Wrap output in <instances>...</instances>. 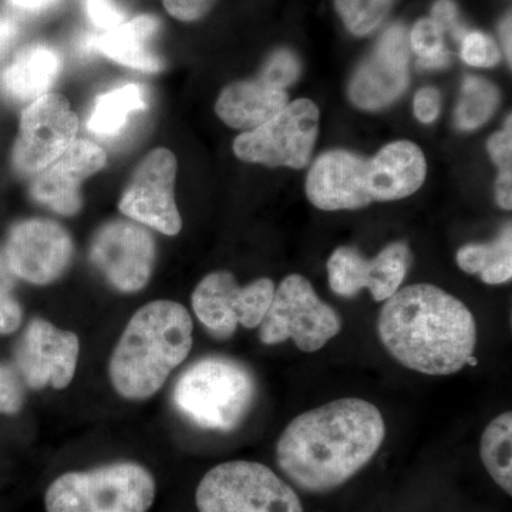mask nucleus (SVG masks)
<instances>
[{
	"label": "nucleus",
	"mask_w": 512,
	"mask_h": 512,
	"mask_svg": "<svg viewBox=\"0 0 512 512\" xmlns=\"http://www.w3.org/2000/svg\"><path fill=\"white\" fill-rule=\"evenodd\" d=\"M106 163V153L93 141H74L55 163L37 175L32 197L57 214H77L82 208L80 185Z\"/></svg>",
	"instance_id": "a211bd4d"
},
{
	"label": "nucleus",
	"mask_w": 512,
	"mask_h": 512,
	"mask_svg": "<svg viewBox=\"0 0 512 512\" xmlns=\"http://www.w3.org/2000/svg\"><path fill=\"white\" fill-rule=\"evenodd\" d=\"M409 265L410 249L404 242L387 245L372 259H366L355 248L340 247L328 261L330 288L345 298L369 289L376 302L387 301L399 291Z\"/></svg>",
	"instance_id": "2eb2a0df"
},
{
	"label": "nucleus",
	"mask_w": 512,
	"mask_h": 512,
	"mask_svg": "<svg viewBox=\"0 0 512 512\" xmlns=\"http://www.w3.org/2000/svg\"><path fill=\"white\" fill-rule=\"evenodd\" d=\"M480 456L485 470L508 495L512 494V413L500 414L481 436Z\"/></svg>",
	"instance_id": "b1692460"
},
{
	"label": "nucleus",
	"mask_w": 512,
	"mask_h": 512,
	"mask_svg": "<svg viewBox=\"0 0 512 512\" xmlns=\"http://www.w3.org/2000/svg\"><path fill=\"white\" fill-rule=\"evenodd\" d=\"M342 322L338 313L320 301L311 282L302 275L286 276L259 325L264 345H278L292 339L299 350L318 352L339 335Z\"/></svg>",
	"instance_id": "6e6552de"
},
{
	"label": "nucleus",
	"mask_w": 512,
	"mask_h": 512,
	"mask_svg": "<svg viewBox=\"0 0 512 512\" xmlns=\"http://www.w3.org/2000/svg\"><path fill=\"white\" fill-rule=\"evenodd\" d=\"M511 15L505 16L500 25L501 42H503L505 56H507L508 63L511 64Z\"/></svg>",
	"instance_id": "58836bf2"
},
{
	"label": "nucleus",
	"mask_w": 512,
	"mask_h": 512,
	"mask_svg": "<svg viewBox=\"0 0 512 512\" xmlns=\"http://www.w3.org/2000/svg\"><path fill=\"white\" fill-rule=\"evenodd\" d=\"M192 329L190 313L180 303L156 301L138 309L111 356L116 392L130 400L154 396L190 355Z\"/></svg>",
	"instance_id": "20e7f679"
},
{
	"label": "nucleus",
	"mask_w": 512,
	"mask_h": 512,
	"mask_svg": "<svg viewBox=\"0 0 512 512\" xmlns=\"http://www.w3.org/2000/svg\"><path fill=\"white\" fill-rule=\"evenodd\" d=\"M500 103L497 87L483 77H467L456 109V124L464 131L476 130L493 116Z\"/></svg>",
	"instance_id": "393cba45"
},
{
	"label": "nucleus",
	"mask_w": 512,
	"mask_h": 512,
	"mask_svg": "<svg viewBox=\"0 0 512 512\" xmlns=\"http://www.w3.org/2000/svg\"><path fill=\"white\" fill-rule=\"evenodd\" d=\"M431 15H433L431 19L437 23L441 32L450 30L458 40L467 35L466 29L458 23L457 6L453 0H437L434 3L433 10H431Z\"/></svg>",
	"instance_id": "f704fd0d"
},
{
	"label": "nucleus",
	"mask_w": 512,
	"mask_h": 512,
	"mask_svg": "<svg viewBox=\"0 0 512 512\" xmlns=\"http://www.w3.org/2000/svg\"><path fill=\"white\" fill-rule=\"evenodd\" d=\"M491 160L500 168V175H512V126L511 116L505 121L503 131L493 134L488 140Z\"/></svg>",
	"instance_id": "473e14b6"
},
{
	"label": "nucleus",
	"mask_w": 512,
	"mask_h": 512,
	"mask_svg": "<svg viewBox=\"0 0 512 512\" xmlns=\"http://www.w3.org/2000/svg\"><path fill=\"white\" fill-rule=\"evenodd\" d=\"M18 32L19 26L15 19L8 15H0V55L15 42Z\"/></svg>",
	"instance_id": "e433bc0d"
},
{
	"label": "nucleus",
	"mask_w": 512,
	"mask_h": 512,
	"mask_svg": "<svg viewBox=\"0 0 512 512\" xmlns=\"http://www.w3.org/2000/svg\"><path fill=\"white\" fill-rule=\"evenodd\" d=\"M147 93L140 84H124L103 94L94 104L87 128L100 137H113L126 127L128 117L147 109Z\"/></svg>",
	"instance_id": "5701e85b"
},
{
	"label": "nucleus",
	"mask_w": 512,
	"mask_h": 512,
	"mask_svg": "<svg viewBox=\"0 0 512 512\" xmlns=\"http://www.w3.org/2000/svg\"><path fill=\"white\" fill-rule=\"evenodd\" d=\"M73 255V242L55 221L19 222L6 242L5 262L12 275L33 285L52 284L64 274Z\"/></svg>",
	"instance_id": "4468645a"
},
{
	"label": "nucleus",
	"mask_w": 512,
	"mask_h": 512,
	"mask_svg": "<svg viewBox=\"0 0 512 512\" xmlns=\"http://www.w3.org/2000/svg\"><path fill=\"white\" fill-rule=\"evenodd\" d=\"M158 30L160 20L156 16L141 15L106 30L103 35L90 37L87 46L131 69L160 72L164 63L153 49Z\"/></svg>",
	"instance_id": "6ab92c4d"
},
{
	"label": "nucleus",
	"mask_w": 512,
	"mask_h": 512,
	"mask_svg": "<svg viewBox=\"0 0 512 512\" xmlns=\"http://www.w3.org/2000/svg\"><path fill=\"white\" fill-rule=\"evenodd\" d=\"M84 6L97 28L110 30L126 22V12L116 0H84Z\"/></svg>",
	"instance_id": "7c9ffc66"
},
{
	"label": "nucleus",
	"mask_w": 512,
	"mask_h": 512,
	"mask_svg": "<svg viewBox=\"0 0 512 512\" xmlns=\"http://www.w3.org/2000/svg\"><path fill=\"white\" fill-rule=\"evenodd\" d=\"M200 512H303L295 491L271 468L229 461L212 468L195 494Z\"/></svg>",
	"instance_id": "0eeeda50"
},
{
	"label": "nucleus",
	"mask_w": 512,
	"mask_h": 512,
	"mask_svg": "<svg viewBox=\"0 0 512 512\" xmlns=\"http://www.w3.org/2000/svg\"><path fill=\"white\" fill-rule=\"evenodd\" d=\"M62 70V59L46 45L26 47L2 74V86L16 100L35 101L45 96Z\"/></svg>",
	"instance_id": "412c9836"
},
{
	"label": "nucleus",
	"mask_w": 512,
	"mask_h": 512,
	"mask_svg": "<svg viewBox=\"0 0 512 512\" xmlns=\"http://www.w3.org/2000/svg\"><path fill=\"white\" fill-rule=\"evenodd\" d=\"M414 114L424 124L433 123L439 117L441 96L433 87H424L414 96Z\"/></svg>",
	"instance_id": "c9c22d12"
},
{
	"label": "nucleus",
	"mask_w": 512,
	"mask_h": 512,
	"mask_svg": "<svg viewBox=\"0 0 512 512\" xmlns=\"http://www.w3.org/2000/svg\"><path fill=\"white\" fill-rule=\"evenodd\" d=\"M23 312L13 295L12 272L0 256V335H10L22 325Z\"/></svg>",
	"instance_id": "c85d7f7f"
},
{
	"label": "nucleus",
	"mask_w": 512,
	"mask_h": 512,
	"mask_svg": "<svg viewBox=\"0 0 512 512\" xmlns=\"http://www.w3.org/2000/svg\"><path fill=\"white\" fill-rule=\"evenodd\" d=\"M288 106L285 90L275 89L261 80L229 84L218 97V117L229 127L251 131L274 119Z\"/></svg>",
	"instance_id": "aec40b11"
},
{
	"label": "nucleus",
	"mask_w": 512,
	"mask_h": 512,
	"mask_svg": "<svg viewBox=\"0 0 512 512\" xmlns=\"http://www.w3.org/2000/svg\"><path fill=\"white\" fill-rule=\"evenodd\" d=\"M409 45L419 56L421 69H441L450 62V53L444 47L443 32L433 19H420L413 26Z\"/></svg>",
	"instance_id": "bb28decb"
},
{
	"label": "nucleus",
	"mask_w": 512,
	"mask_h": 512,
	"mask_svg": "<svg viewBox=\"0 0 512 512\" xmlns=\"http://www.w3.org/2000/svg\"><path fill=\"white\" fill-rule=\"evenodd\" d=\"M380 340L404 367L430 376L460 372L473 359L476 319L456 296L430 284L399 289L379 315Z\"/></svg>",
	"instance_id": "f03ea898"
},
{
	"label": "nucleus",
	"mask_w": 512,
	"mask_h": 512,
	"mask_svg": "<svg viewBox=\"0 0 512 512\" xmlns=\"http://www.w3.org/2000/svg\"><path fill=\"white\" fill-rule=\"evenodd\" d=\"M392 5L393 0H335L340 18L355 36L375 32L389 15Z\"/></svg>",
	"instance_id": "a878e982"
},
{
	"label": "nucleus",
	"mask_w": 512,
	"mask_h": 512,
	"mask_svg": "<svg viewBox=\"0 0 512 512\" xmlns=\"http://www.w3.org/2000/svg\"><path fill=\"white\" fill-rule=\"evenodd\" d=\"M10 6L23 12L40 13L55 8L60 0H8Z\"/></svg>",
	"instance_id": "4c0bfd02"
},
{
	"label": "nucleus",
	"mask_w": 512,
	"mask_h": 512,
	"mask_svg": "<svg viewBox=\"0 0 512 512\" xmlns=\"http://www.w3.org/2000/svg\"><path fill=\"white\" fill-rule=\"evenodd\" d=\"M275 284L261 278L247 286H239L229 272L205 276L192 293V308L215 338L228 339L238 325L258 328L274 298Z\"/></svg>",
	"instance_id": "9d476101"
},
{
	"label": "nucleus",
	"mask_w": 512,
	"mask_h": 512,
	"mask_svg": "<svg viewBox=\"0 0 512 512\" xmlns=\"http://www.w3.org/2000/svg\"><path fill=\"white\" fill-rule=\"evenodd\" d=\"M163 3L173 18L194 22L210 12L215 0H163Z\"/></svg>",
	"instance_id": "72a5a7b5"
},
{
	"label": "nucleus",
	"mask_w": 512,
	"mask_h": 512,
	"mask_svg": "<svg viewBox=\"0 0 512 512\" xmlns=\"http://www.w3.org/2000/svg\"><path fill=\"white\" fill-rule=\"evenodd\" d=\"M409 35L402 25L390 26L375 52L357 69L349 86L350 100L363 110H380L402 96L409 84Z\"/></svg>",
	"instance_id": "f3484780"
},
{
	"label": "nucleus",
	"mask_w": 512,
	"mask_h": 512,
	"mask_svg": "<svg viewBox=\"0 0 512 512\" xmlns=\"http://www.w3.org/2000/svg\"><path fill=\"white\" fill-rule=\"evenodd\" d=\"M457 264L464 272L478 275L488 285H501L512 278V228L510 222L488 244H468L458 249Z\"/></svg>",
	"instance_id": "4be33fe9"
},
{
	"label": "nucleus",
	"mask_w": 512,
	"mask_h": 512,
	"mask_svg": "<svg viewBox=\"0 0 512 512\" xmlns=\"http://www.w3.org/2000/svg\"><path fill=\"white\" fill-rule=\"evenodd\" d=\"M90 259L114 288L121 292H137L150 281L156 261V244L140 225L113 221L94 235Z\"/></svg>",
	"instance_id": "ddd939ff"
},
{
	"label": "nucleus",
	"mask_w": 512,
	"mask_h": 512,
	"mask_svg": "<svg viewBox=\"0 0 512 512\" xmlns=\"http://www.w3.org/2000/svg\"><path fill=\"white\" fill-rule=\"evenodd\" d=\"M299 74H301V63L298 57L289 50L282 49L269 57L259 80L275 89L285 90L298 80Z\"/></svg>",
	"instance_id": "cd10ccee"
},
{
	"label": "nucleus",
	"mask_w": 512,
	"mask_h": 512,
	"mask_svg": "<svg viewBox=\"0 0 512 512\" xmlns=\"http://www.w3.org/2000/svg\"><path fill=\"white\" fill-rule=\"evenodd\" d=\"M156 481L140 464L116 463L67 473L46 491L47 512H147Z\"/></svg>",
	"instance_id": "423d86ee"
},
{
	"label": "nucleus",
	"mask_w": 512,
	"mask_h": 512,
	"mask_svg": "<svg viewBox=\"0 0 512 512\" xmlns=\"http://www.w3.org/2000/svg\"><path fill=\"white\" fill-rule=\"evenodd\" d=\"M79 119L66 97L45 94L23 111L13 147V165L22 174H39L74 143Z\"/></svg>",
	"instance_id": "9b49d317"
},
{
	"label": "nucleus",
	"mask_w": 512,
	"mask_h": 512,
	"mask_svg": "<svg viewBox=\"0 0 512 512\" xmlns=\"http://www.w3.org/2000/svg\"><path fill=\"white\" fill-rule=\"evenodd\" d=\"M79 352V338L73 332L35 319L16 346V366L32 389L40 390L50 384L60 390L72 383Z\"/></svg>",
	"instance_id": "dca6fc26"
},
{
	"label": "nucleus",
	"mask_w": 512,
	"mask_h": 512,
	"mask_svg": "<svg viewBox=\"0 0 512 512\" xmlns=\"http://www.w3.org/2000/svg\"><path fill=\"white\" fill-rule=\"evenodd\" d=\"M426 171L423 151L410 141L387 144L370 160L333 150L313 163L306 194L319 210H360L410 197L423 185Z\"/></svg>",
	"instance_id": "7ed1b4c3"
},
{
	"label": "nucleus",
	"mask_w": 512,
	"mask_h": 512,
	"mask_svg": "<svg viewBox=\"0 0 512 512\" xmlns=\"http://www.w3.org/2000/svg\"><path fill=\"white\" fill-rule=\"evenodd\" d=\"M318 128L316 104L308 99L295 100L274 119L241 134L234 141V151L247 163L301 170L311 160Z\"/></svg>",
	"instance_id": "1a4fd4ad"
},
{
	"label": "nucleus",
	"mask_w": 512,
	"mask_h": 512,
	"mask_svg": "<svg viewBox=\"0 0 512 512\" xmlns=\"http://www.w3.org/2000/svg\"><path fill=\"white\" fill-rule=\"evenodd\" d=\"M177 160L167 148H157L141 164L120 200V211L131 220L177 235L183 228L174 198Z\"/></svg>",
	"instance_id": "f8f14e48"
},
{
	"label": "nucleus",
	"mask_w": 512,
	"mask_h": 512,
	"mask_svg": "<svg viewBox=\"0 0 512 512\" xmlns=\"http://www.w3.org/2000/svg\"><path fill=\"white\" fill-rule=\"evenodd\" d=\"M461 57L474 67H494L500 62V49L490 36L481 32H467L461 39Z\"/></svg>",
	"instance_id": "c756f323"
},
{
	"label": "nucleus",
	"mask_w": 512,
	"mask_h": 512,
	"mask_svg": "<svg viewBox=\"0 0 512 512\" xmlns=\"http://www.w3.org/2000/svg\"><path fill=\"white\" fill-rule=\"evenodd\" d=\"M256 384L247 367L227 357H205L188 367L175 384L181 413L202 429L229 431L245 419Z\"/></svg>",
	"instance_id": "39448f33"
},
{
	"label": "nucleus",
	"mask_w": 512,
	"mask_h": 512,
	"mask_svg": "<svg viewBox=\"0 0 512 512\" xmlns=\"http://www.w3.org/2000/svg\"><path fill=\"white\" fill-rule=\"evenodd\" d=\"M23 404V389L18 375L6 366H0V414H16Z\"/></svg>",
	"instance_id": "2f4dec72"
},
{
	"label": "nucleus",
	"mask_w": 512,
	"mask_h": 512,
	"mask_svg": "<svg viewBox=\"0 0 512 512\" xmlns=\"http://www.w3.org/2000/svg\"><path fill=\"white\" fill-rule=\"evenodd\" d=\"M386 436L382 413L366 400H333L295 417L276 444V463L312 493L345 484L372 460Z\"/></svg>",
	"instance_id": "f257e3e1"
}]
</instances>
